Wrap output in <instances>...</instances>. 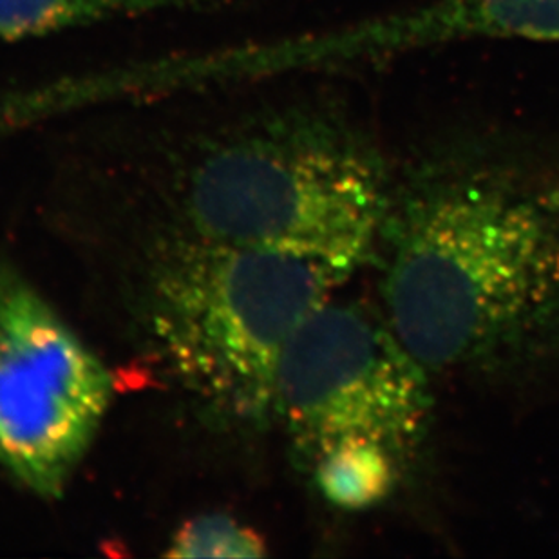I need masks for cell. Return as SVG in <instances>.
<instances>
[{
    "instance_id": "7",
    "label": "cell",
    "mask_w": 559,
    "mask_h": 559,
    "mask_svg": "<svg viewBox=\"0 0 559 559\" xmlns=\"http://www.w3.org/2000/svg\"><path fill=\"white\" fill-rule=\"evenodd\" d=\"M225 0H0V44L156 11L192 10Z\"/></svg>"
},
{
    "instance_id": "8",
    "label": "cell",
    "mask_w": 559,
    "mask_h": 559,
    "mask_svg": "<svg viewBox=\"0 0 559 559\" xmlns=\"http://www.w3.org/2000/svg\"><path fill=\"white\" fill-rule=\"evenodd\" d=\"M406 465L385 449L346 443L321 454L310 471L322 497L332 506L365 511L390 498Z\"/></svg>"
},
{
    "instance_id": "1",
    "label": "cell",
    "mask_w": 559,
    "mask_h": 559,
    "mask_svg": "<svg viewBox=\"0 0 559 559\" xmlns=\"http://www.w3.org/2000/svg\"><path fill=\"white\" fill-rule=\"evenodd\" d=\"M382 307L429 373L512 371L559 348V176L448 154L395 181Z\"/></svg>"
},
{
    "instance_id": "5",
    "label": "cell",
    "mask_w": 559,
    "mask_h": 559,
    "mask_svg": "<svg viewBox=\"0 0 559 559\" xmlns=\"http://www.w3.org/2000/svg\"><path fill=\"white\" fill-rule=\"evenodd\" d=\"M112 379L26 277L0 263V469L59 498L111 404Z\"/></svg>"
},
{
    "instance_id": "4",
    "label": "cell",
    "mask_w": 559,
    "mask_h": 559,
    "mask_svg": "<svg viewBox=\"0 0 559 559\" xmlns=\"http://www.w3.org/2000/svg\"><path fill=\"white\" fill-rule=\"evenodd\" d=\"M429 374L384 313L332 297L281 357L274 423L308 469L346 443L385 449L409 464L433 413Z\"/></svg>"
},
{
    "instance_id": "6",
    "label": "cell",
    "mask_w": 559,
    "mask_h": 559,
    "mask_svg": "<svg viewBox=\"0 0 559 559\" xmlns=\"http://www.w3.org/2000/svg\"><path fill=\"white\" fill-rule=\"evenodd\" d=\"M467 38L559 43V0H433L349 27L316 53L379 59Z\"/></svg>"
},
{
    "instance_id": "2",
    "label": "cell",
    "mask_w": 559,
    "mask_h": 559,
    "mask_svg": "<svg viewBox=\"0 0 559 559\" xmlns=\"http://www.w3.org/2000/svg\"><path fill=\"white\" fill-rule=\"evenodd\" d=\"M106 230L159 233L362 266L395 180L384 156L332 111L245 112L126 165Z\"/></svg>"
},
{
    "instance_id": "9",
    "label": "cell",
    "mask_w": 559,
    "mask_h": 559,
    "mask_svg": "<svg viewBox=\"0 0 559 559\" xmlns=\"http://www.w3.org/2000/svg\"><path fill=\"white\" fill-rule=\"evenodd\" d=\"M167 558H261L264 542L255 531L234 518L205 514L183 525L173 536Z\"/></svg>"
},
{
    "instance_id": "3",
    "label": "cell",
    "mask_w": 559,
    "mask_h": 559,
    "mask_svg": "<svg viewBox=\"0 0 559 559\" xmlns=\"http://www.w3.org/2000/svg\"><path fill=\"white\" fill-rule=\"evenodd\" d=\"M102 239L143 357L223 429L274 424L286 346L360 269L173 234L106 230Z\"/></svg>"
}]
</instances>
